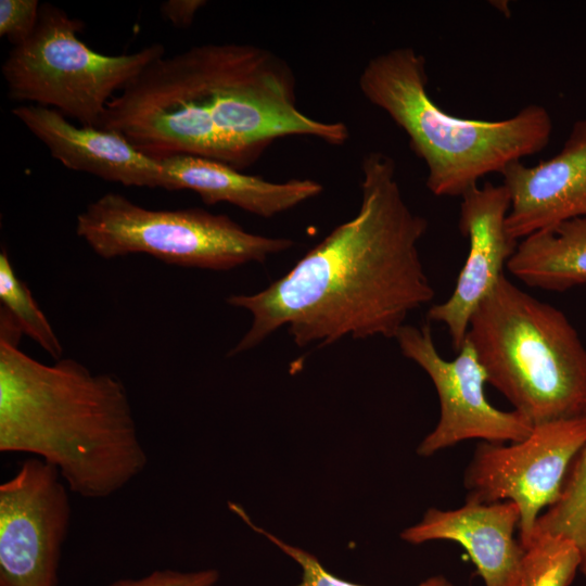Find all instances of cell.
<instances>
[{
	"label": "cell",
	"instance_id": "obj_1",
	"mask_svg": "<svg viewBox=\"0 0 586 586\" xmlns=\"http://www.w3.org/2000/svg\"><path fill=\"white\" fill-rule=\"evenodd\" d=\"M357 214L335 227L280 279L227 303L252 324L229 352L249 351L286 327L300 347L342 337H396L407 316L434 297L418 243L428 222L405 202L395 161L380 151L361 161Z\"/></svg>",
	"mask_w": 586,
	"mask_h": 586
},
{
	"label": "cell",
	"instance_id": "obj_2",
	"mask_svg": "<svg viewBox=\"0 0 586 586\" xmlns=\"http://www.w3.org/2000/svg\"><path fill=\"white\" fill-rule=\"evenodd\" d=\"M98 127L157 162L192 155L242 171L276 139L341 145L349 136L342 122L304 114L291 66L247 43H205L156 59L109 101Z\"/></svg>",
	"mask_w": 586,
	"mask_h": 586
},
{
	"label": "cell",
	"instance_id": "obj_3",
	"mask_svg": "<svg viewBox=\"0 0 586 586\" xmlns=\"http://www.w3.org/2000/svg\"><path fill=\"white\" fill-rule=\"evenodd\" d=\"M0 451L38 456L69 492L117 493L148 464L130 400L112 373L71 358L40 362L0 339Z\"/></svg>",
	"mask_w": 586,
	"mask_h": 586
},
{
	"label": "cell",
	"instance_id": "obj_4",
	"mask_svg": "<svg viewBox=\"0 0 586 586\" xmlns=\"http://www.w3.org/2000/svg\"><path fill=\"white\" fill-rule=\"evenodd\" d=\"M358 86L368 102L385 112L407 135L426 168V187L436 196H462L492 173L544 150L552 120L537 104L515 115L484 120L454 116L429 95L426 63L410 47L371 58Z\"/></svg>",
	"mask_w": 586,
	"mask_h": 586
},
{
	"label": "cell",
	"instance_id": "obj_5",
	"mask_svg": "<svg viewBox=\"0 0 586 586\" xmlns=\"http://www.w3.org/2000/svg\"><path fill=\"white\" fill-rule=\"evenodd\" d=\"M487 382L533 425L586 416V348L566 316L505 275L466 337Z\"/></svg>",
	"mask_w": 586,
	"mask_h": 586
},
{
	"label": "cell",
	"instance_id": "obj_6",
	"mask_svg": "<svg viewBox=\"0 0 586 586\" xmlns=\"http://www.w3.org/2000/svg\"><path fill=\"white\" fill-rule=\"evenodd\" d=\"M76 233L104 259L142 253L166 264L211 270L264 263L294 246L289 238L250 232L224 214L198 207L149 209L115 192L77 215Z\"/></svg>",
	"mask_w": 586,
	"mask_h": 586
},
{
	"label": "cell",
	"instance_id": "obj_7",
	"mask_svg": "<svg viewBox=\"0 0 586 586\" xmlns=\"http://www.w3.org/2000/svg\"><path fill=\"white\" fill-rule=\"evenodd\" d=\"M84 27L82 21L56 5L42 3L34 34L14 47L2 64L9 98L98 127L114 93L165 55L161 43L128 54L98 53L78 37Z\"/></svg>",
	"mask_w": 586,
	"mask_h": 586
},
{
	"label": "cell",
	"instance_id": "obj_8",
	"mask_svg": "<svg viewBox=\"0 0 586 586\" xmlns=\"http://www.w3.org/2000/svg\"><path fill=\"white\" fill-rule=\"evenodd\" d=\"M586 443V416L536 424L523 441L480 442L464 471L466 498L512 501L520 512L519 542H532L537 519L561 493L569 468Z\"/></svg>",
	"mask_w": 586,
	"mask_h": 586
},
{
	"label": "cell",
	"instance_id": "obj_9",
	"mask_svg": "<svg viewBox=\"0 0 586 586\" xmlns=\"http://www.w3.org/2000/svg\"><path fill=\"white\" fill-rule=\"evenodd\" d=\"M68 487L40 458L0 484V586H58L71 522Z\"/></svg>",
	"mask_w": 586,
	"mask_h": 586
},
{
	"label": "cell",
	"instance_id": "obj_10",
	"mask_svg": "<svg viewBox=\"0 0 586 586\" xmlns=\"http://www.w3.org/2000/svg\"><path fill=\"white\" fill-rule=\"evenodd\" d=\"M395 339L403 355L428 373L438 395L440 419L420 443V456H432L467 440L506 444L531 434L534 425L525 417L497 409L487 400V374L467 339L451 360L437 352L429 324H404Z\"/></svg>",
	"mask_w": 586,
	"mask_h": 586
},
{
	"label": "cell",
	"instance_id": "obj_11",
	"mask_svg": "<svg viewBox=\"0 0 586 586\" xmlns=\"http://www.w3.org/2000/svg\"><path fill=\"white\" fill-rule=\"evenodd\" d=\"M509 209L510 195L504 183L485 182L461 196L458 227L469 241V253L451 295L426 315L447 327L456 351L466 341L472 315L504 276L519 243L506 231Z\"/></svg>",
	"mask_w": 586,
	"mask_h": 586
},
{
	"label": "cell",
	"instance_id": "obj_12",
	"mask_svg": "<svg viewBox=\"0 0 586 586\" xmlns=\"http://www.w3.org/2000/svg\"><path fill=\"white\" fill-rule=\"evenodd\" d=\"M500 175L510 195L506 231L515 240L586 216V118L576 120L562 146L535 166L521 161Z\"/></svg>",
	"mask_w": 586,
	"mask_h": 586
},
{
	"label": "cell",
	"instance_id": "obj_13",
	"mask_svg": "<svg viewBox=\"0 0 586 586\" xmlns=\"http://www.w3.org/2000/svg\"><path fill=\"white\" fill-rule=\"evenodd\" d=\"M12 114L69 169L127 187L169 190L162 163L117 132L76 126L59 111L36 104L15 106Z\"/></svg>",
	"mask_w": 586,
	"mask_h": 586
},
{
	"label": "cell",
	"instance_id": "obj_14",
	"mask_svg": "<svg viewBox=\"0 0 586 586\" xmlns=\"http://www.w3.org/2000/svg\"><path fill=\"white\" fill-rule=\"evenodd\" d=\"M519 521V508L512 501L481 502L466 498L457 509L430 508L400 537L413 545L455 542L467 551L485 586H518L524 555L519 539L514 538Z\"/></svg>",
	"mask_w": 586,
	"mask_h": 586
},
{
	"label": "cell",
	"instance_id": "obj_15",
	"mask_svg": "<svg viewBox=\"0 0 586 586\" xmlns=\"http://www.w3.org/2000/svg\"><path fill=\"white\" fill-rule=\"evenodd\" d=\"M161 163L168 177L169 191L191 190L206 205L226 202L264 218L286 212L323 190L314 179L275 182L200 156L176 155Z\"/></svg>",
	"mask_w": 586,
	"mask_h": 586
},
{
	"label": "cell",
	"instance_id": "obj_16",
	"mask_svg": "<svg viewBox=\"0 0 586 586\" xmlns=\"http://www.w3.org/2000/svg\"><path fill=\"white\" fill-rule=\"evenodd\" d=\"M507 269L525 284L564 292L586 284V216L534 232L517 245Z\"/></svg>",
	"mask_w": 586,
	"mask_h": 586
},
{
	"label": "cell",
	"instance_id": "obj_17",
	"mask_svg": "<svg viewBox=\"0 0 586 586\" xmlns=\"http://www.w3.org/2000/svg\"><path fill=\"white\" fill-rule=\"evenodd\" d=\"M537 533L572 540L581 556L579 572L586 576V443L569 468L558 500L537 519Z\"/></svg>",
	"mask_w": 586,
	"mask_h": 586
},
{
	"label": "cell",
	"instance_id": "obj_18",
	"mask_svg": "<svg viewBox=\"0 0 586 586\" xmlns=\"http://www.w3.org/2000/svg\"><path fill=\"white\" fill-rule=\"evenodd\" d=\"M579 566L581 556L572 540L537 533L524 549L518 586H570Z\"/></svg>",
	"mask_w": 586,
	"mask_h": 586
},
{
	"label": "cell",
	"instance_id": "obj_19",
	"mask_svg": "<svg viewBox=\"0 0 586 586\" xmlns=\"http://www.w3.org/2000/svg\"><path fill=\"white\" fill-rule=\"evenodd\" d=\"M0 300L2 309L12 317L23 334L55 360L61 359L62 344L27 284L17 277L5 249L0 253Z\"/></svg>",
	"mask_w": 586,
	"mask_h": 586
},
{
	"label": "cell",
	"instance_id": "obj_20",
	"mask_svg": "<svg viewBox=\"0 0 586 586\" xmlns=\"http://www.w3.org/2000/svg\"><path fill=\"white\" fill-rule=\"evenodd\" d=\"M230 508L237 512L254 531L260 533L275 544L279 549L297 562L302 569L301 583L296 586H364L340 578L326 570L320 561L304 549L291 546L277 536L257 527L252 523L244 510L231 504ZM418 586H453L451 582L444 575H434L421 582Z\"/></svg>",
	"mask_w": 586,
	"mask_h": 586
},
{
	"label": "cell",
	"instance_id": "obj_21",
	"mask_svg": "<svg viewBox=\"0 0 586 586\" xmlns=\"http://www.w3.org/2000/svg\"><path fill=\"white\" fill-rule=\"evenodd\" d=\"M40 7L38 0H1L0 36L14 47L24 43L38 25Z\"/></svg>",
	"mask_w": 586,
	"mask_h": 586
},
{
	"label": "cell",
	"instance_id": "obj_22",
	"mask_svg": "<svg viewBox=\"0 0 586 586\" xmlns=\"http://www.w3.org/2000/svg\"><path fill=\"white\" fill-rule=\"evenodd\" d=\"M219 572L214 569L183 572L171 569L155 570L140 578H120L106 586H214Z\"/></svg>",
	"mask_w": 586,
	"mask_h": 586
},
{
	"label": "cell",
	"instance_id": "obj_23",
	"mask_svg": "<svg viewBox=\"0 0 586 586\" xmlns=\"http://www.w3.org/2000/svg\"><path fill=\"white\" fill-rule=\"evenodd\" d=\"M205 4L204 0H167L161 4V14L176 28H187Z\"/></svg>",
	"mask_w": 586,
	"mask_h": 586
}]
</instances>
